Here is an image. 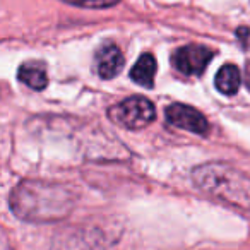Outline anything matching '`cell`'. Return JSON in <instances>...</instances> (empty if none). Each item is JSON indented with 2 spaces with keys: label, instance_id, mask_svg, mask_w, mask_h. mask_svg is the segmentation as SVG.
<instances>
[{
  "label": "cell",
  "instance_id": "obj_1",
  "mask_svg": "<svg viewBox=\"0 0 250 250\" xmlns=\"http://www.w3.org/2000/svg\"><path fill=\"white\" fill-rule=\"evenodd\" d=\"M40 204L43 206L45 221L63 218L67 212H70V195L69 192H60L57 185L38 184V182H24L16 190H12L11 206L12 211L19 218L35 221L38 218Z\"/></svg>",
  "mask_w": 250,
  "mask_h": 250
},
{
  "label": "cell",
  "instance_id": "obj_2",
  "mask_svg": "<svg viewBox=\"0 0 250 250\" xmlns=\"http://www.w3.org/2000/svg\"><path fill=\"white\" fill-rule=\"evenodd\" d=\"M192 178L195 185L209 195L238 208L250 209V178L229 165H201L192 171Z\"/></svg>",
  "mask_w": 250,
  "mask_h": 250
},
{
  "label": "cell",
  "instance_id": "obj_3",
  "mask_svg": "<svg viewBox=\"0 0 250 250\" xmlns=\"http://www.w3.org/2000/svg\"><path fill=\"white\" fill-rule=\"evenodd\" d=\"M108 117L113 124L125 129H143L156 118V108L147 98L132 96L120 101L108 110Z\"/></svg>",
  "mask_w": 250,
  "mask_h": 250
},
{
  "label": "cell",
  "instance_id": "obj_4",
  "mask_svg": "<svg viewBox=\"0 0 250 250\" xmlns=\"http://www.w3.org/2000/svg\"><path fill=\"white\" fill-rule=\"evenodd\" d=\"M214 57V52L202 45H187L178 48L171 57V63L185 76H201Z\"/></svg>",
  "mask_w": 250,
  "mask_h": 250
},
{
  "label": "cell",
  "instance_id": "obj_5",
  "mask_svg": "<svg viewBox=\"0 0 250 250\" xmlns=\"http://www.w3.org/2000/svg\"><path fill=\"white\" fill-rule=\"evenodd\" d=\"M167 120L171 125L178 127V129L188 130V132L199 134V136H206L209 132V122L206 120V117L197 111L195 108L187 106L182 103H173L167 108L165 111Z\"/></svg>",
  "mask_w": 250,
  "mask_h": 250
},
{
  "label": "cell",
  "instance_id": "obj_6",
  "mask_svg": "<svg viewBox=\"0 0 250 250\" xmlns=\"http://www.w3.org/2000/svg\"><path fill=\"white\" fill-rule=\"evenodd\" d=\"M124 55L120 48L113 43H106L96 52V67L98 74L103 79H113L124 69Z\"/></svg>",
  "mask_w": 250,
  "mask_h": 250
},
{
  "label": "cell",
  "instance_id": "obj_7",
  "mask_svg": "<svg viewBox=\"0 0 250 250\" xmlns=\"http://www.w3.org/2000/svg\"><path fill=\"white\" fill-rule=\"evenodd\" d=\"M156 69V59L151 53H143L136 62V65L132 67V70H130V79L143 87H153Z\"/></svg>",
  "mask_w": 250,
  "mask_h": 250
},
{
  "label": "cell",
  "instance_id": "obj_8",
  "mask_svg": "<svg viewBox=\"0 0 250 250\" xmlns=\"http://www.w3.org/2000/svg\"><path fill=\"white\" fill-rule=\"evenodd\" d=\"M18 79L21 81L22 84H26V86L31 87V89H35V91L45 89L46 84H48V76H46L45 67L38 62L22 63V65L19 67Z\"/></svg>",
  "mask_w": 250,
  "mask_h": 250
},
{
  "label": "cell",
  "instance_id": "obj_9",
  "mask_svg": "<svg viewBox=\"0 0 250 250\" xmlns=\"http://www.w3.org/2000/svg\"><path fill=\"white\" fill-rule=\"evenodd\" d=\"M240 83H242V76H240L238 67L231 65V63L223 65L214 77L216 89H218L219 93L226 94V96H233V94L238 91Z\"/></svg>",
  "mask_w": 250,
  "mask_h": 250
},
{
  "label": "cell",
  "instance_id": "obj_10",
  "mask_svg": "<svg viewBox=\"0 0 250 250\" xmlns=\"http://www.w3.org/2000/svg\"><path fill=\"white\" fill-rule=\"evenodd\" d=\"M63 2L83 9H106L117 5L120 0H63Z\"/></svg>",
  "mask_w": 250,
  "mask_h": 250
},
{
  "label": "cell",
  "instance_id": "obj_11",
  "mask_svg": "<svg viewBox=\"0 0 250 250\" xmlns=\"http://www.w3.org/2000/svg\"><path fill=\"white\" fill-rule=\"evenodd\" d=\"M236 36H238V40L245 48H250V28H238Z\"/></svg>",
  "mask_w": 250,
  "mask_h": 250
},
{
  "label": "cell",
  "instance_id": "obj_12",
  "mask_svg": "<svg viewBox=\"0 0 250 250\" xmlns=\"http://www.w3.org/2000/svg\"><path fill=\"white\" fill-rule=\"evenodd\" d=\"M245 83H247V87L250 89V62H247V65H245Z\"/></svg>",
  "mask_w": 250,
  "mask_h": 250
}]
</instances>
